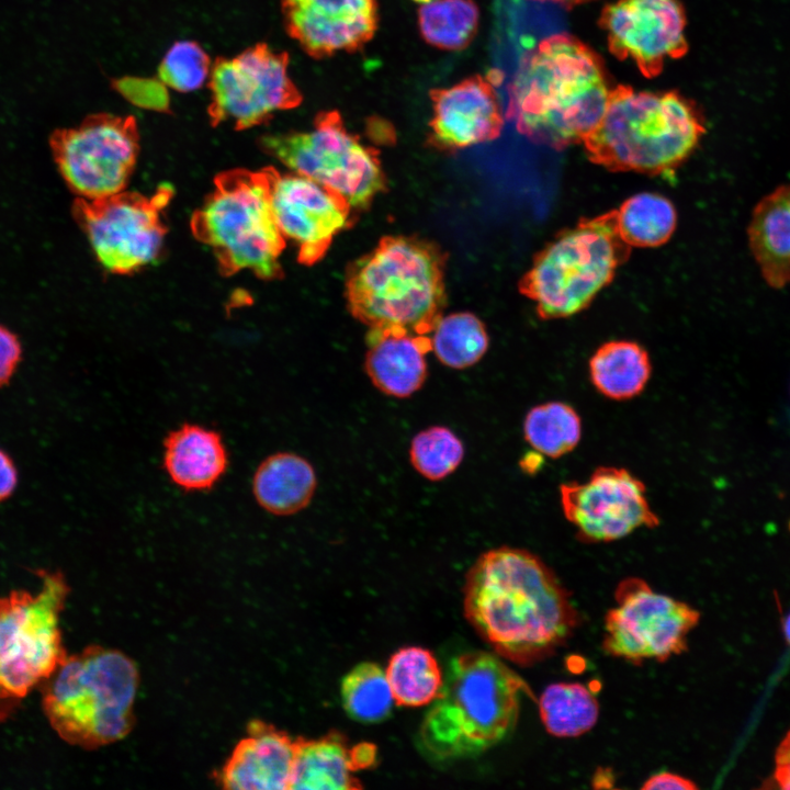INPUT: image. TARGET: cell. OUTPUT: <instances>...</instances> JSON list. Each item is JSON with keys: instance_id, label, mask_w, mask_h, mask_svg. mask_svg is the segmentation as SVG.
Returning <instances> with one entry per match:
<instances>
[{"instance_id": "1", "label": "cell", "mask_w": 790, "mask_h": 790, "mask_svg": "<svg viewBox=\"0 0 790 790\" xmlns=\"http://www.w3.org/2000/svg\"><path fill=\"white\" fill-rule=\"evenodd\" d=\"M464 613L498 656L530 665L571 636L578 614L552 569L528 550L492 549L469 569Z\"/></svg>"}, {"instance_id": "2", "label": "cell", "mask_w": 790, "mask_h": 790, "mask_svg": "<svg viewBox=\"0 0 790 790\" xmlns=\"http://www.w3.org/2000/svg\"><path fill=\"white\" fill-rule=\"evenodd\" d=\"M610 90L594 49L573 35H551L521 59L508 89L507 117L531 142L564 149L598 124Z\"/></svg>"}, {"instance_id": "3", "label": "cell", "mask_w": 790, "mask_h": 790, "mask_svg": "<svg viewBox=\"0 0 790 790\" xmlns=\"http://www.w3.org/2000/svg\"><path fill=\"white\" fill-rule=\"evenodd\" d=\"M447 256L426 239L385 236L345 279L351 315L369 329L431 332L447 303Z\"/></svg>"}, {"instance_id": "4", "label": "cell", "mask_w": 790, "mask_h": 790, "mask_svg": "<svg viewBox=\"0 0 790 790\" xmlns=\"http://www.w3.org/2000/svg\"><path fill=\"white\" fill-rule=\"evenodd\" d=\"M529 686L497 656L467 652L453 658L420 727L424 751L436 759L486 752L515 729Z\"/></svg>"}, {"instance_id": "5", "label": "cell", "mask_w": 790, "mask_h": 790, "mask_svg": "<svg viewBox=\"0 0 790 790\" xmlns=\"http://www.w3.org/2000/svg\"><path fill=\"white\" fill-rule=\"evenodd\" d=\"M704 132L698 108L678 91H635L619 84L582 143L588 159L608 170L661 174L680 166Z\"/></svg>"}, {"instance_id": "6", "label": "cell", "mask_w": 790, "mask_h": 790, "mask_svg": "<svg viewBox=\"0 0 790 790\" xmlns=\"http://www.w3.org/2000/svg\"><path fill=\"white\" fill-rule=\"evenodd\" d=\"M45 680L44 713L67 743L98 748L131 732L139 675L121 651L89 646L66 656Z\"/></svg>"}, {"instance_id": "7", "label": "cell", "mask_w": 790, "mask_h": 790, "mask_svg": "<svg viewBox=\"0 0 790 790\" xmlns=\"http://www.w3.org/2000/svg\"><path fill=\"white\" fill-rule=\"evenodd\" d=\"M191 230L212 249L223 275L250 270L262 280L282 278L285 238L272 211L268 167L219 173L213 191L193 213Z\"/></svg>"}, {"instance_id": "8", "label": "cell", "mask_w": 790, "mask_h": 790, "mask_svg": "<svg viewBox=\"0 0 790 790\" xmlns=\"http://www.w3.org/2000/svg\"><path fill=\"white\" fill-rule=\"evenodd\" d=\"M630 252L616 210L583 218L537 253L519 281V292L534 303L542 319L572 316L611 282Z\"/></svg>"}, {"instance_id": "9", "label": "cell", "mask_w": 790, "mask_h": 790, "mask_svg": "<svg viewBox=\"0 0 790 790\" xmlns=\"http://www.w3.org/2000/svg\"><path fill=\"white\" fill-rule=\"evenodd\" d=\"M41 588L0 597V722L66 658L59 628L68 585L59 572L41 571Z\"/></svg>"}, {"instance_id": "10", "label": "cell", "mask_w": 790, "mask_h": 790, "mask_svg": "<svg viewBox=\"0 0 790 790\" xmlns=\"http://www.w3.org/2000/svg\"><path fill=\"white\" fill-rule=\"evenodd\" d=\"M258 145L295 173L341 195L352 210L368 207L385 190L377 151L350 133L335 110L319 112L311 131L263 135Z\"/></svg>"}, {"instance_id": "11", "label": "cell", "mask_w": 790, "mask_h": 790, "mask_svg": "<svg viewBox=\"0 0 790 790\" xmlns=\"http://www.w3.org/2000/svg\"><path fill=\"white\" fill-rule=\"evenodd\" d=\"M174 194L168 183L151 195L125 192L78 198L72 215L86 233L101 266L114 274H129L158 257L167 232L162 212Z\"/></svg>"}, {"instance_id": "12", "label": "cell", "mask_w": 790, "mask_h": 790, "mask_svg": "<svg viewBox=\"0 0 790 790\" xmlns=\"http://www.w3.org/2000/svg\"><path fill=\"white\" fill-rule=\"evenodd\" d=\"M49 147L57 168L79 198L94 200L124 191L139 153L132 115L93 113L78 125L55 129Z\"/></svg>"}, {"instance_id": "13", "label": "cell", "mask_w": 790, "mask_h": 790, "mask_svg": "<svg viewBox=\"0 0 790 790\" xmlns=\"http://www.w3.org/2000/svg\"><path fill=\"white\" fill-rule=\"evenodd\" d=\"M286 52L258 43L233 57H217L207 80L210 124L229 123L248 129L271 120L278 111L291 110L303 94L287 72Z\"/></svg>"}, {"instance_id": "14", "label": "cell", "mask_w": 790, "mask_h": 790, "mask_svg": "<svg viewBox=\"0 0 790 790\" xmlns=\"http://www.w3.org/2000/svg\"><path fill=\"white\" fill-rule=\"evenodd\" d=\"M617 606L606 616L603 647L631 663L666 661L687 648L700 614L689 605L655 592L644 580L628 578L616 590Z\"/></svg>"}, {"instance_id": "15", "label": "cell", "mask_w": 790, "mask_h": 790, "mask_svg": "<svg viewBox=\"0 0 790 790\" xmlns=\"http://www.w3.org/2000/svg\"><path fill=\"white\" fill-rule=\"evenodd\" d=\"M558 495L564 517L584 542H611L659 524L644 483L623 467L599 466L585 482L561 484Z\"/></svg>"}, {"instance_id": "16", "label": "cell", "mask_w": 790, "mask_h": 790, "mask_svg": "<svg viewBox=\"0 0 790 790\" xmlns=\"http://www.w3.org/2000/svg\"><path fill=\"white\" fill-rule=\"evenodd\" d=\"M609 50L632 59L646 78L658 76L669 59L688 50L686 14L678 0H618L599 18Z\"/></svg>"}, {"instance_id": "17", "label": "cell", "mask_w": 790, "mask_h": 790, "mask_svg": "<svg viewBox=\"0 0 790 790\" xmlns=\"http://www.w3.org/2000/svg\"><path fill=\"white\" fill-rule=\"evenodd\" d=\"M268 169L272 211L279 229L295 244L297 261L312 266L350 225L352 207L338 193L304 176Z\"/></svg>"}, {"instance_id": "18", "label": "cell", "mask_w": 790, "mask_h": 790, "mask_svg": "<svg viewBox=\"0 0 790 790\" xmlns=\"http://www.w3.org/2000/svg\"><path fill=\"white\" fill-rule=\"evenodd\" d=\"M286 33L311 57L360 50L379 25L376 0H281Z\"/></svg>"}, {"instance_id": "19", "label": "cell", "mask_w": 790, "mask_h": 790, "mask_svg": "<svg viewBox=\"0 0 790 790\" xmlns=\"http://www.w3.org/2000/svg\"><path fill=\"white\" fill-rule=\"evenodd\" d=\"M496 79L474 75L451 87L430 90L432 117L427 140L431 147L453 151L499 137L504 114Z\"/></svg>"}, {"instance_id": "20", "label": "cell", "mask_w": 790, "mask_h": 790, "mask_svg": "<svg viewBox=\"0 0 790 790\" xmlns=\"http://www.w3.org/2000/svg\"><path fill=\"white\" fill-rule=\"evenodd\" d=\"M295 753L296 738L253 720L215 779L225 789H290Z\"/></svg>"}, {"instance_id": "21", "label": "cell", "mask_w": 790, "mask_h": 790, "mask_svg": "<svg viewBox=\"0 0 790 790\" xmlns=\"http://www.w3.org/2000/svg\"><path fill=\"white\" fill-rule=\"evenodd\" d=\"M375 763V745H351L336 731L316 740L297 737L290 789H361V781L354 774Z\"/></svg>"}, {"instance_id": "22", "label": "cell", "mask_w": 790, "mask_h": 790, "mask_svg": "<svg viewBox=\"0 0 790 790\" xmlns=\"http://www.w3.org/2000/svg\"><path fill=\"white\" fill-rule=\"evenodd\" d=\"M364 371L382 394L407 398L417 393L428 376L426 353L431 339L403 330L369 329Z\"/></svg>"}, {"instance_id": "23", "label": "cell", "mask_w": 790, "mask_h": 790, "mask_svg": "<svg viewBox=\"0 0 790 790\" xmlns=\"http://www.w3.org/2000/svg\"><path fill=\"white\" fill-rule=\"evenodd\" d=\"M229 458L219 432L183 424L163 440L162 465L169 478L187 492L210 490L226 473Z\"/></svg>"}, {"instance_id": "24", "label": "cell", "mask_w": 790, "mask_h": 790, "mask_svg": "<svg viewBox=\"0 0 790 790\" xmlns=\"http://www.w3.org/2000/svg\"><path fill=\"white\" fill-rule=\"evenodd\" d=\"M748 245L767 284L790 283V184L778 187L755 206L747 228Z\"/></svg>"}, {"instance_id": "25", "label": "cell", "mask_w": 790, "mask_h": 790, "mask_svg": "<svg viewBox=\"0 0 790 790\" xmlns=\"http://www.w3.org/2000/svg\"><path fill=\"white\" fill-rule=\"evenodd\" d=\"M317 488L313 464L302 455L282 451L266 458L252 477L258 505L274 516H292L305 509Z\"/></svg>"}, {"instance_id": "26", "label": "cell", "mask_w": 790, "mask_h": 790, "mask_svg": "<svg viewBox=\"0 0 790 790\" xmlns=\"http://www.w3.org/2000/svg\"><path fill=\"white\" fill-rule=\"evenodd\" d=\"M588 368L595 388L613 400L639 396L652 374L647 351L629 340H612L601 345L591 356Z\"/></svg>"}, {"instance_id": "27", "label": "cell", "mask_w": 790, "mask_h": 790, "mask_svg": "<svg viewBox=\"0 0 790 790\" xmlns=\"http://www.w3.org/2000/svg\"><path fill=\"white\" fill-rule=\"evenodd\" d=\"M394 701L403 707H421L438 696L443 674L433 654L419 646L395 652L385 670Z\"/></svg>"}, {"instance_id": "28", "label": "cell", "mask_w": 790, "mask_h": 790, "mask_svg": "<svg viewBox=\"0 0 790 790\" xmlns=\"http://www.w3.org/2000/svg\"><path fill=\"white\" fill-rule=\"evenodd\" d=\"M545 730L556 737H575L589 731L597 722L599 706L590 690L578 682L548 686L539 699Z\"/></svg>"}, {"instance_id": "29", "label": "cell", "mask_w": 790, "mask_h": 790, "mask_svg": "<svg viewBox=\"0 0 790 790\" xmlns=\"http://www.w3.org/2000/svg\"><path fill=\"white\" fill-rule=\"evenodd\" d=\"M616 212L620 236L630 247L661 246L670 238L676 227L675 207L659 194H635Z\"/></svg>"}, {"instance_id": "30", "label": "cell", "mask_w": 790, "mask_h": 790, "mask_svg": "<svg viewBox=\"0 0 790 790\" xmlns=\"http://www.w3.org/2000/svg\"><path fill=\"white\" fill-rule=\"evenodd\" d=\"M417 21L426 43L443 50H460L477 33L479 10L473 0H433L422 3Z\"/></svg>"}, {"instance_id": "31", "label": "cell", "mask_w": 790, "mask_h": 790, "mask_svg": "<svg viewBox=\"0 0 790 790\" xmlns=\"http://www.w3.org/2000/svg\"><path fill=\"white\" fill-rule=\"evenodd\" d=\"M523 436L534 451L557 459L573 451L579 443L582 419L566 403H543L527 413Z\"/></svg>"}, {"instance_id": "32", "label": "cell", "mask_w": 790, "mask_h": 790, "mask_svg": "<svg viewBox=\"0 0 790 790\" xmlns=\"http://www.w3.org/2000/svg\"><path fill=\"white\" fill-rule=\"evenodd\" d=\"M431 334V350L437 359L454 370L473 366L488 349L484 324L467 312L442 316Z\"/></svg>"}, {"instance_id": "33", "label": "cell", "mask_w": 790, "mask_h": 790, "mask_svg": "<svg viewBox=\"0 0 790 790\" xmlns=\"http://www.w3.org/2000/svg\"><path fill=\"white\" fill-rule=\"evenodd\" d=\"M341 699L349 716L363 723L384 720L395 702L385 672L371 662L358 664L343 677Z\"/></svg>"}, {"instance_id": "34", "label": "cell", "mask_w": 790, "mask_h": 790, "mask_svg": "<svg viewBox=\"0 0 790 790\" xmlns=\"http://www.w3.org/2000/svg\"><path fill=\"white\" fill-rule=\"evenodd\" d=\"M464 453L461 439L444 426H431L417 432L408 450L415 471L432 482L451 475L462 463Z\"/></svg>"}, {"instance_id": "35", "label": "cell", "mask_w": 790, "mask_h": 790, "mask_svg": "<svg viewBox=\"0 0 790 790\" xmlns=\"http://www.w3.org/2000/svg\"><path fill=\"white\" fill-rule=\"evenodd\" d=\"M213 61L194 41L176 42L162 57L158 77L167 87L179 92L200 89L208 80Z\"/></svg>"}, {"instance_id": "36", "label": "cell", "mask_w": 790, "mask_h": 790, "mask_svg": "<svg viewBox=\"0 0 790 790\" xmlns=\"http://www.w3.org/2000/svg\"><path fill=\"white\" fill-rule=\"evenodd\" d=\"M22 360V346L14 332L0 325V388L8 385Z\"/></svg>"}, {"instance_id": "37", "label": "cell", "mask_w": 790, "mask_h": 790, "mask_svg": "<svg viewBox=\"0 0 790 790\" xmlns=\"http://www.w3.org/2000/svg\"><path fill=\"white\" fill-rule=\"evenodd\" d=\"M19 483V473L13 459L0 448V503L10 498Z\"/></svg>"}, {"instance_id": "38", "label": "cell", "mask_w": 790, "mask_h": 790, "mask_svg": "<svg viewBox=\"0 0 790 790\" xmlns=\"http://www.w3.org/2000/svg\"><path fill=\"white\" fill-rule=\"evenodd\" d=\"M774 780L778 788L790 790V730L776 751Z\"/></svg>"}, {"instance_id": "39", "label": "cell", "mask_w": 790, "mask_h": 790, "mask_svg": "<svg viewBox=\"0 0 790 790\" xmlns=\"http://www.w3.org/2000/svg\"><path fill=\"white\" fill-rule=\"evenodd\" d=\"M641 788L648 790H692L698 787L690 779L677 774L663 771L651 776Z\"/></svg>"}, {"instance_id": "40", "label": "cell", "mask_w": 790, "mask_h": 790, "mask_svg": "<svg viewBox=\"0 0 790 790\" xmlns=\"http://www.w3.org/2000/svg\"><path fill=\"white\" fill-rule=\"evenodd\" d=\"M542 459L540 453H534L532 456H528L524 459V461L521 463V466L524 469L526 472H537V469L541 465Z\"/></svg>"}, {"instance_id": "41", "label": "cell", "mask_w": 790, "mask_h": 790, "mask_svg": "<svg viewBox=\"0 0 790 790\" xmlns=\"http://www.w3.org/2000/svg\"><path fill=\"white\" fill-rule=\"evenodd\" d=\"M534 1H542V2H554L561 5H564L566 8H572L575 5H578L580 3L590 1V0H534Z\"/></svg>"}, {"instance_id": "42", "label": "cell", "mask_w": 790, "mask_h": 790, "mask_svg": "<svg viewBox=\"0 0 790 790\" xmlns=\"http://www.w3.org/2000/svg\"><path fill=\"white\" fill-rule=\"evenodd\" d=\"M783 633H785L788 644L790 645V613L788 614V617L786 618V620L783 622Z\"/></svg>"}, {"instance_id": "43", "label": "cell", "mask_w": 790, "mask_h": 790, "mask_svg": "<svg viewBox=\"0 0 790 790\" xmlns=\"http://www.w3.org/2000/svg\"><path fill=\"white\" fill-rule=\"evenodd\" d=\"M413 1L419 2V3H427V2H430V1H433V0H413Z\"/></svg>"}]
</instances>
